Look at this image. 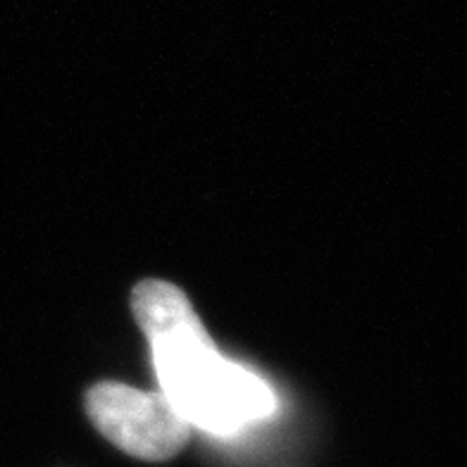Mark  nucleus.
Returning a JSON list of instances; mask_svg holds the SVG:
<instances>
[{
    "instance_id": "nucleus-1",
    "label": "nucleus",
    "mask_w": 467,
    "mask_h": 467,
    "mask_svg": "<svg viewBox=\"0 0 467 467\" xmlns=\"http://www.w3.org/2000/svg\"><path fill=\"white\" fill-rule=\"evenodd\" d=\"M131 313L153 350L161 391L191 427L232 434L275 410L267 384L222 358L179 286L162 279L139 282L131 291Z\"/></svg>"
},
{
    "instance_id": "nucleus-2",
    "label": "nucleus",
    "mask_w": 467,
    "mask_h": 467,
    "mask_svg": "<svg viewBox=\"0 0 467 467\" xmlns=\"http://www.w3.org/2000/svg\"><path fill=\"white\" fill-rule=\"evenodd\" d=\"M87 412L108 441L139 461H170L191 439L189 420L162 391L100 381L88 389Z\"/></svg>"
}]
</instances>
